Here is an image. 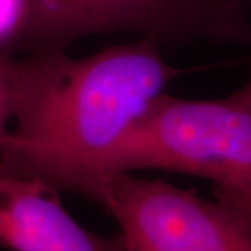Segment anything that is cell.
<instances>
[{
	"instance_id": "6da1fadb",
	"label": "cell",
	"mask_w": 251,
	"mask_h": 251,
	"mask_svg": "<svg viewBox=\"0 0 251 251\" xmlns=\"http://www.w3.org/2000/svg\"><path fill=\"white\" fill-rule=\"evenodd\" d=\"M176 75L158 42L109 46L87 57L32 50L10 63L11 122L0 145V173L57 188L123 137Z\"/></svg>"
},
{
	"instance_id": "ba28073f",
	"label": "cell",
	"mask_w": 251,
	"mask_h": 251,
	"mask_svg": "<svg viewBox=\"0 0 251 251\" xmlns=\"http://www.w3.org/2000/svg\"><path fill=\"white\" fill-rule=\"evenodd\" d=\"M230 98L251 109V73L250 75H249V78H247V81L243 84L239 90L230 95Z\"/></svg>"
},
{
	"instance_id": "5b68a950",
	"label": "cell",
	"mask_w": 251,
	"mask_h": 251,
	"mask_svg": "<svg viewBox=\"0 0 251 251\" xmlns=\"http://www.w3.org/2000/svg\"><path fill=\"white\" fill-rule=\"evenodd\" d=\"M57 191L36 177L0 173V246L10 251H125L119 234L103 237L82 227Z\"/></svg>"
},
{
	"instance_id": "8992f818",
	"label": "cell",
	"mask_w": 251,
	"mask_h": 251,
	"mask_svg": "<svg viewBox=\"0 0 251 251\" xmlns=\"http://www.w3.org/2000/svg\"><path fill=\"white\" fill-rule=\"evenodd\" d=\"M31 0H0V57H14L25 49Z\"/></svg>"
},
{
	"instance_id": "277c9868",
	"label": "cell",
	"mask_w": 251,
	"mask_h": 251,
	"mask_svg": "<svg viewBox=\"0 0 251 251\" xmlns=\"http://www.w3.org/2000/svg\"><path fill=\"white\" fill-rule=\"evenodd\" d=\"M251 0H31L27 49L133 31L155 42L251 41Z\"/></svg>"
},
{
	"instance_id": "3957f363",
	"label": "cell",
	"mask_w": 251,
	"mask_h": 251,
	"mask_svg": "<svg viewBox=\"0 0 251 251\" xmlns=\"http://www.w3.org/2000/svg\"><path fill=\"white\" fill-rule=\"evenodd\" d=\"M60 190L98 202L125 251H251V219L224 201L133 172L82 171Z\"/></svg>"
},
{
	"instance_id": "7a4b0ae2",
	"label": "cell",
	"mask_w": 251,
	"mask_h": 251,
	"mask_svg": "<svg viewBox=\"0 0 251 251\" xmlns=\"http://www.w3.org/2000/svg\"><path fill=\"white\" fill-rule=\"evenodd\" d=\"M176 172L209 179L218 200L251 219V109L230 97L163 94L106 152L82 171Z\"/></svg>"
},
{
	"instance_id": "52a82bcc",
	"label": "cell",
	"mask_w": 251,
	"mask_h": 251,
	"mask_svg": "<svg viewBox=\"0 0 251 251\" xmlns=\"http://www.w3.org/2000/svg\"><path fill=\"white\" fill-rule=\"evenodd\" d=\"M13 57H0V145L9 130L13 112L10 63Z\"/></svg>"
}]
</instances>
